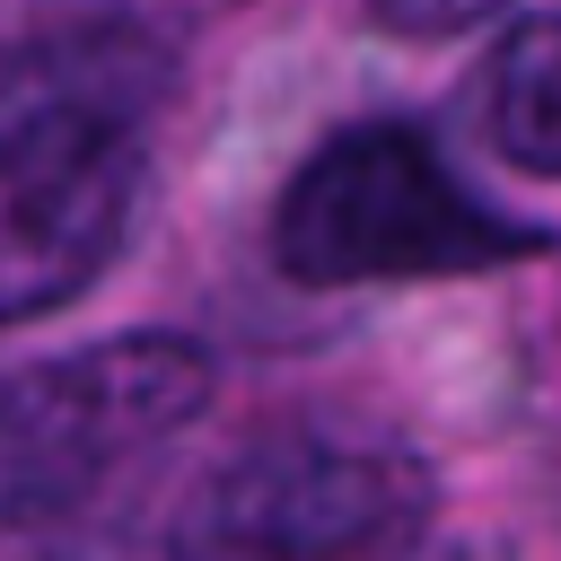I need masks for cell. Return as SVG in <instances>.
Here are the masks:
<instances>
[{
  "mask_svg": "<svg viewBox=\"0 0 561 561\" xmlns=\"http://www.w3.org/2000/svg\"><path fill=\"white\" fill-rule=\"evenodd\" d=\"M552 237L491 210L430 149L421 123L368 114L324 131L272 202V263L298 289H368V280H447L543 254Z\"/></svg>",
  "mask_w": 561,
  "mask_h": 561,
  "instance_id": "obj_1",
  "label": "cell"
},
{
  "mask_svg": "<svg viewBox=\"0 0 561 561\" xmlns=\"http://www.w3.org/2000/svg\"><path fill=\"white\" fill-rule=\"evenodd\" d=\"M219 368L193 333H105L0 377V526L88 508L131 456L202 421Z\"/></svg>",
  "mask_w": 561,
  "mask_h": 561,
  "instance_id": "obj_2",
  "label": "cell"
},
{
  "mask_svg": "<svg viewBox=\"0 0 561 561\" xmlns=\"http://www.w3.org/2000/svg\"><path fill=\"white\" fill-rule=\"evenodd\" d=\"M438 508V473L394 438L263 430L184 508L193 561H386Z\"/></svg>",
  "mask_w": 561,
  "mask_h": 561,
  "instance_id": "obj_3",
  "label": "cell"
},
{
  "mask_svg": "<svg viewBox=\"0 0 561 561\" xmlns=\"http://www.w3.org/2000/svg\"><path fill=\"white\" fill-rule=\"evenodd\" d=\"M140 114L26 105L0 123V324L53 316L105 280L140 210Z\"/></svg>",
  "mask_w": 561,
  "mask_h": 561,
  "instance_id": "obj_4",
  "label": "cell"
},
{
  "mask_svg": "<svg viewBox=\"0 0 561 561\" xmlns=\"http://www.w3.org/2000/svg\"><path fill=\"white\" fill-rule=\"evenodd\" d=\"M482 114H491V140L508 167L561 175V18L552 9L508 18V35L491 44V70H482Z\"/></svg>",
  "mask_w": 561,
  "mask_h": 561,
  "instance_id": "obj_5",
  "label": "cell"
},
{
  "mask_svg": "<svg viewBox=\"0 0 561 561\" xmlns=\"http://www.w3.org/2000/svg\"><path fill=\"white\" fill-rule=\"evenodd\" d=\"M500 0H368V18L386 26V35H412V44H438V35H465V26H482Z\"/></svg>",
  "mask_w": 561,
  "mask_h": 561,
  "instance_id": "obj_6",
  "label": "cell"
}]
</instances>
